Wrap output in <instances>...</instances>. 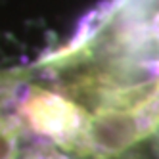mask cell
<instances>
[{"instance_id":"cell-1","label":"cell","mask_w":159,"mask_h":159,"mask_svg":"<svg viewBox=\"0 0 159 159\" xmlns=\"http://www.w3.org/2000/svg\"><path fill=\"white\" fill-rule=\"evenodd\" d=\"M46 159H48V157H46Z\"/></svg>"}]
</instances>
